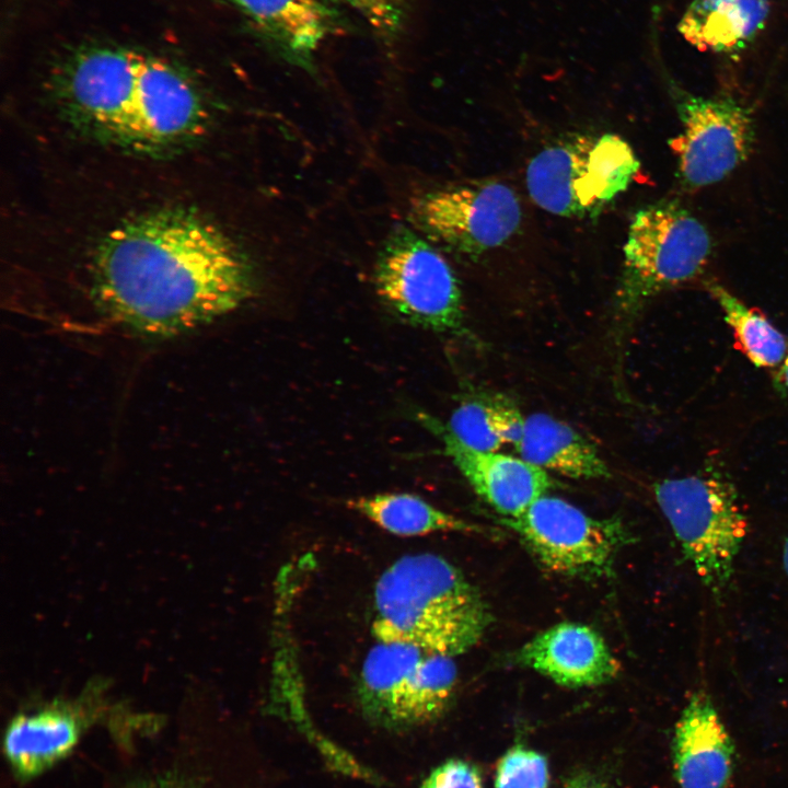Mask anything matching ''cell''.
I'll return each mask as SVG.
<instances>
[{"instance_id":"d6986e66","label":"cell","mask_w":788,"mask_h":788,"mask_svg":"<svg viewBox=\"0 0 788 788\" xmlns=\"http://www.w3.org/2000/svg\"><path fill=\"white\" fill-rule=\"evenodd\" d=\"M346 507L382 530L403 537L437 532L484 534L479 524L449 513L419 496L408 493H380L349 498Z\"/></svg>"},{"instance_id":"52a82bcc","label":"cell","mask_w":788,"mask_h":788,"mask_svg":"<svg viewBox=\"0 0 788 788\" xmlns=\"http://www.w3.org/2000/svg\"><path fill=\"white\" fill-rule=\"evenodd\" d=\"M454 657L402 642L376 641L357 682L363 717L390 730H406L440 718L457 683Z\"/></svg>"},{"instance_id":"30bf717a","label":"cell","mask_w":788,"mask_h":788,"mask_svg":"<svg viewBox=\"0 0 788 788\" xmlns=\"http://www.w3.org/2000/svg\"><path fill=\"white\" fill-rule=\"evenodd\" d=\"M413 212L428 237L471 255L502 245L522 220L518 195L497 181L430 190L414 201Z\"/></svg>"},{"instance_id":"5bb4252c","label":"cell","mask_w":788,"mask_h":788,"mask_svg":"<svg viewBox=\"0 0 788 788\" xmlns=\"http://www.w3.org/2000/svg\"><path fill=\"white\" fill-rule=\"evenodd\" d=\"M672 755L680 788H727L734 746L707 694L697 692L685 705L675 726Z\"/></svg>"},{"instance_id":"ac0fdd59","label":"cell","mask_w":788,"mask_h":788,"mask_svg":"<svg viewBox=\"0 0 788 788\" xmlns=\"http://www.w3.org/2000/svg\"><path fill=\"white\" fill-rule=\"evenodd\" d=\"M519 455L545 471L570 478L601 479L611 476L596 447L570 425L545 413L525 417Z\"/></svg>"},{"instance_id":"7c38bea8","label":"cell","mask_w":788,"mask_h":788,"mask_svg":"<svg viewBox=\"0 0 788 788\" xmlns=\"http://www.w3.org/2000/svg\"><path fill=\"white\" fill-rule=\"evenodd\" d=\"M417 419L439 438L448 455L473 490L502 518H518L556 486L547 471L521 456L464 447L445 433L436 417L418 412Z\"/></svg>"},{"instance_id":"ffe728a7","label":"cell","mask_w":788,"mask_h":788,"mask_svg":"<svg viewBox=\"0 0 788 788\" xmlns=\"http://www.w3.org/2000/svg\"><path fill=\"white\" fill-rule=\"evenodd\" d=\"M709 289L750 361L764 368L783 363L788 352L785 336L764 315L748 308L722 286L712 283Z\"/></svg>"},{"instance_id":"3957f363","label":"cell","mask_w":788,"mask_h":788,"mask_svg":"<svg viewBox=\"0 0 788 788\" xmlns=\"http://www.w3.org/2000/svg\"><path fill=\"white\" fill-rule=\"evenodd\" d=\"M490 623L479 591L459 568L432 553L396 559L374 586L371 629L376 641L456 657L473 648Z\"/></svg>"},{"instance_id":"e0dca14e","label":"cell","mask_w":788,"mask_h":788,"mask_svg":"<svg viewBox=\"0 0 788 788\" xmlns=\"http://www.w3.org/2000/svg\"><path fill=\"white\" fill-rule=\"evenodd\" d=\"M769 11V0H693L677 31L700 51L737 53L762 32Z\"/></svg>"},{"instance_id":"cb8c5ba5","label":"cell","mask_w":788,"mask_h":788,"mask_svg":"<svg viewBox=\"0 0 788 788\" xmlns=\"http://www.w3.org/2000/svg\"><path fill=\"white\" fill-rule=\"evenodd\" d=\"M420 788H484L478 768L463 760H448L424 780Z\"/></svg>"},{"instance_id":"484cf974","label":"cell","mask_w":788,"mask_h":788,"mask_svg":"<svg viewBox=\"0 0 788 788\" xmlns=\"http://www.w3.org/2000/svg\"><path fill=\"white\" fill-rule=\"evenodd\" d=\"M559 788H614L602 776L582 770L569 776Z\"/></svg>"},{"instance_id":"4316f807","label":"cell","mask_w":788,"mask_h":788,"mask_svg":"<svg viewBox=\"0 0 788 788\" xmlns=\"http://www.w3.org/2000/svg\"><path fill=\"white\" fill-rule=\"evenodd\" d=\"M131 788H194L193 785L176 775H165L155 778L143 779Z\"/></svg>"},{"instance_id":"4fadbf2b","label":"cell","mask_w":788,"mask_h":788,"mask_svg":"<svg viewBox=\"0 0 788 788\" xmlns=\"http://www.w3.org/2000/svg\"><path fill=\"white\" fill-rule=\"evenodd\" d=\"M515 662L551 679L556 684L579 688L614 680L621 663L602 635L588 625L563 622L525 642Z\"/></svg>"},{"instance_id":"8fae6325","label":"cell","mask_w":788,"mask_h":788,"mask_svg":"<svg viewBox=\"0 0 788 788\" xmlns=\"http://www.w3.org/2000/svg\"><path fill=\"white\" fill-rule=\"evenodd\" d=\"M677 112L682 129L673 149L686 186L699 188L720 182L750 155L753 118L737 101L683 93Z\"/></svg>"},{"instance_id":"7a4b0ae2","label":"cell","mask_w":788,"mask_h":788,"mask_svg":"<svg viewBox=\"0 0 788 788\" xmlns=\"http://www.w3.org/2000/svg\"><path fill=\"white\" fill-rule=\"evenodd\" d=\"M50 81L70 118L137 151L178 144L199 131L206 118L200 95L181 71L124 47H78L61 59Z\"/></svg>"},{"instance_id":"44dd1931","label":"cell","mask_w":788,"mask_h":788,"mask_svg":"<svg viewBox=\"0 0 788 788\" xmlns=\"http://www.w3.org/2000/svg\"><path fill=\"white\" fill-rule=\"evenodd\" d=\"M439 427L455 441L478 451H498L503 444L491 420L489 403L465 399L450 415L447 424L436 418Z\"/></svg>"},{"instance_id":"7402d4cb","label":"cell","mask_w":788,"mask_h":788,"mask_svg":"<svg viewBox=\"0 0 788 788\" xmlns=\"http://www.w3.org/2000/svg\"><path fill=\"white\" fill-rule=\"evenodd\" d=\"M548 781L545 756L518 745L500 758L496 769L495 788H547Z\"/></svg>"},{"instance_id":"2e32d148","label":"cell","mask_w":788,"mask_h":788,"mask_svg":"<svg viewBox=\"0 0 788 788\" xmlns=\"http://www.w3.org/2000/svg\"><path fill=\"white\" fill-rule=\"evenodd\" d=\"M84 728L82 716L65 705L21 714L4 735L8 761L19 777H34L70 753Z\"/></svg>"},{"instance_id":"8992f818","label":"cell","mask_w":788,"mask_h":788,"mask_svg":"<svg viewBox=\"0 0 788 788\" xmlns=\"http://www.w3.org/2000/svg\"><path fill=\"white\" fill-rule=\"evenodd\" d=\"M639 161L630 146L612 134L578 135L540 151L526 169L531 199L561 217H594L624 192Z\"/></svg>"},{"instance_id":"5b68a950","label":"cell","mask_w":788,"mask_h":788,"mask_svg":"<svg viewBox=\"0 0 788 788\" xmlns=\"http://www.w3.org/2000/svg\"><path fill=\"white\" fill-rule=\"evenodd\" d=\"M682 552L718 600L726 592L748 522L733 486L712 474L667 478L653 487Z\"/></svg>"},{"instance_id":"ba28073f","label":"cell","mask_w":788,"mask_h":788,"mask_svg":"<svg viewBox=\"0 0 788 788\" xmlns=\"http://www.w3.org/2000/svg\"><path fill=\"white\" fill-rule=\"evenodd\" d=\"M375 290L406 323L477 341L467 328L459 279L424 237L401 227L386 240L376 263Z\"/></svg>"},{"instance_id":"277c9868","label":"cell","mask_w":788,"mask_h":788,"mask_svg":"<svg viewBox=\"0 0 788 788\" xmlns=\"http://www.w3.org/2000/svg\"><path fill=\"white\" fill-rule=\"evenodd\" d=\"M711 240L702 222L674 201L639 209L624 244L614 300L615 344L658 293L695 278L707 264Z\"/></svg>"},{"instance_id":"d4e9b609","label":"cell","mask_w":788,"mask_h":788,"mask_svg":"<svg viewBox=\"0 0 788 788\" xmlns=\"http://www.w3.org/2000/svg\"><path fill=\"white\" fill-rule=\"evenodd\" d=\"M493 427L502 441L515 447L522 439L525 417L511 403L503 401L489 402Z\"/></svg>"},{"instance_id":"9a60e30c","label":"cell","mask_w":788,"mask_h":788,"mask_svg":"<svg viewBox=\"0 0 788 788\" xmlns=\"http://www.w3.org/2000/svg\"><path fill=\"white\" fill-rule=\"evenodd\" d=\"M252 26L290 61L306 66L334 32L336 16L323 0H230Z\"/></svg>"},{"instance_id":"83f0119b","label":"cell","mask_w":788,"mask_h":788,"mask_svg":"<svg viewBox=\"0 0 788 788\" xmlns=\"http://www.w3.org/2000/svg\"><path fill=\"white\" fill-rule=\"evenodd\" d=\"M779 380L784 389L788 392V352L787 356L781 364V370L779 372Z\"/></svg>"},{"instance_id":"f1b7e54d","label":"cell","mask_w":788,"mask_h":788,"mask_svg":"<svg viewBox=\"0 0 788 788\" xmlns=\"http://www.w3.org/2000/svg\"><path fill=\"white\" fill-rule=\"evenodd\" d=\"M783 564L786 573L788 575V537L785 541L784 551H783Z\"/></svg>"},{"instance_id":"9c48e42d","label":"cell","mask_w":788,"mask_h":788,"mask_svg":"<svg viewBox=\"0 0 788 788\" xmlns=\"http://www.w3.org/2000/svg\"><path fill=\"white\" fill-rule=\"evenodd\" d=\"M546 570L594 580L612 575L630 533L619 518H593L563 498L543 495L518 518L499 520Z\"/></svg>"},{"instance_id":"6da1fadb","label":"cell","mask_w":788,"mask_h":788,"mask_svg":"<svg viewBox=\"0 0 788 788\" xmlns=\"http://www.w3.org/2000/svg\"><path fill=\"white\" fill-rule=\"evenodd\" d=\"M93 281L115 322L164 338L234 311L253 291L251 267L232 240L201 217L175 209L109 231L93 259Z\"/></svg>"},{"instance_id":"603a6c76","label":"cell","mask_w":788,"mask_h":788,"mask_svg":"<svg viewBox=\"0 0 788 788\" xmlns=\"http://www.w3.org/2000/svg\"><path fill=\"white\" fill-rule=\"evenodd\" d=\"M383 39H393L402 30L409 0H344Z\"/></svg>"}]
</instances>
